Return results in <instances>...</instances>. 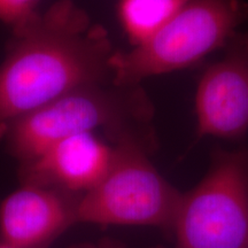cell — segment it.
I'll list each match as a JSON object with an SVG mask.
<instances>
[{
    "mask_svg": "<svg viewBox=\"0 0 248 248\" xmlns=\"http://www.w3.org/2000/svg\"><path fill=\"white\" fill-rule=\"evenodd\" d=\"M13 33L0 64V137L14 121L55 99L113 80L108 32L71 0L35 12Z\"/></svg>",
    "mask_w": 248,
    "mask_h": 248,
    "instance_id": "obj_1",
    "label": "cell"
},
{
    "mask_svg": "<svg viewBox=\"0 0 248 248\" xmlns=\"http://www.w3.org/2000/svg\"><path fill=\"white\" fill-rule=\"evenodd\" d=\"M154 113L141 84L116 85L110 80L82 86L20 117L4 137L11 153L22 164L61 139L100 129L110 144L137 138L157 146Z\"/></svg>",
    "mask_w": 248,
    "mask_h": 248,
    "instance_id": "obj_2",
    "label": "cell"
},
{
    "mask_svg": "<svg viewBox=\"0 0 248 248\" xmlns=\"http://www.w3.org/2000/svg\"><path fill=\"white\" fill-rule=\"evenodd\" d=\"M248 21L245 0H186L154 37L110 59L113 83L138 85L150 77L199 63L228 42Z\"/></svg>",
    "mask_w": 248,
    "mask_h": 248,
    "instance_id": "obj_3",
    "label": "cell"
},
{
    "mask_svg": "<svg viewBox=\"0 0 248 248\" xmlns=\"http://www.w3.org/2000/svg\"><path fill=\"white\" fill-rule=\"evenodd\" d=\"M111 145L110 168L95 187L79 197L77 221L151 226L169 240L183 192L152 162L157 146L137 138H123Z\"/></svg>",
    "mask_w": 248,
    "mask_h": 248,
    "instance_id": "obj_4",
    "label": "cell"
},
{
    "mask_svg": "<svg viewBox=\"0 0 248 248\" xmlns=\"http://www.w3.org/2000/svg\"><path fill=\"white\" fill-rule=\"evenodd\" d=\"M170 247L248 248V148L217 147L202 179L183 192Z\"/></svg>",
    "mask_w": 248,
    "mask_h": 248,
    "instance_id": "obj_5",
    "label": "cell"
},
{
    "mask_svg": "<svg viewBox=\"0 0 248 248\" xmlns=\"http://www.w3.org/2000/svg\"><path fill=\"white\" fill-rule=\"evenodd\" d=\"M197 86V140H240L248 132V30L238 31Z\"/></svg>",
    "mask_w": 248,
    "mask_h": 248,
    "instance_id": "obj_6",
    "label": "cell"
},
{
    "mask_svg": "<svg viewBox=\"0 0 248 248\" xmlns=\"http://www.w3.org/2000/svg\"><path fill=\"white\" fill-rule=\"evenodd\" d=\"M80 195L23 182L0 206V241L15 248H48L77 221Z\"/></svg>",
    "mask_w": 248,
    "mask_h": 248,
    "instance_id": "obj_7",
    "label": "cell"
},
{
    "mask_svg": "<svg viewBox=\"0 0 248 248\" xmlns=\"http://www.w3.org/2000/svg\"><path fill=\"white\" fill-rule=\"evenodd\" d=\"M114 148L94 133L70 136L22 164L23 182L53 186L83 195L95 187L110 168Z\"/></svg>",
    "mask_w": 248,
    "mask_h": 248,
    "instance_id": "obj_8",
    "label": "cell"
},
{
    "mask_svg": "<svg viewBox=\"0 0 248 248\" xmlns=\"http://www.w3.org/2000/svg\"><path fill=\"white\" fill-rule=\"evenodd\" d=\"M186 0H120L119 18L132 47L156 35Z\"/></svg>",
    "mask_w": 248,
    "mask_h": 248,
    "instance_id": "obj_9",
    "label": "cell"
},
{
    "mask_svg": "<svg viewBox=\"0 0 248 248\" xmlns=\"http://www.w3.org/2000/svg\"><path fill=\"white\" fill-rule=\"evenodd\" d=\"M38 0H0V20L15 27L35 13Z\"/></svg>",
    "mask_w": 248,
    "mask_h": 248,
    "instance_id": "obj_10",
    "label": "cell"
},
{
    "mask_svg": "<svg viewBox=\"0 0 248 248\" xmlns=\"http://www.w3.org/2000/svg\"><path fill=\"white\" fill-rule=\"evenodd\" d=\"M69 248H129L121 241L113 239V238H101L97 241H91V243H80Z\"/></svg>",
    "mask_w": 248,
    "mask_h": 248,
    "instance_id": "obj_11",
    "label": "cell"
},
{
    "mask_svg": "<svg viewBox=\"0 0 248 248\" xmlns=\"http://www.w3.org/2000/svg\"><path fill=\"white\" fill-rule=\"evenodd\" d=\"M0 248H15V247L11 246V245H8V244L2 243V241H0Z\"/></svg>",
    "mask_w": 248,
    "mask_h": 248,
    "instance_id": "obj_12",
    "label": "cell"
}]
</instances>
